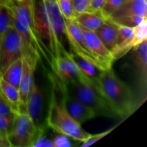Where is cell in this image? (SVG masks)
<instances>
[{"mask_svg": "<svg viewBox=\"0 0 147 147\" xmlns=\"http://www.w3.org/2000/svg\"><path fill=\"white\" fill-rule=\"evenodd\" d=\"M96 86L119 118L126 119L137 109L133 90L117 77L112 67L102 70Z\"/></svg>", "mask_w": 147, "mask_h": 147, "instance_id": "1", "label": "cell"}, {"mask_svg": "<svg viewBox=\"0 0 147 147\" xmlns=\"http://www.w3.org/2000/svg\"><path fill=\"white\" fill-rule=\"evenodd\" d=\"M57 80L59 83V79L57 78ZM51 80L52 90L45 119L47 128H50L56 133L65 135L78 142H83L91 134L86 131L81 127V125L70 117L65 107L60 83L59 86L61 91V97L58 96L57 85L52 76Z\"/></svg>", "mask_w": 147, "mask_h": 147, "instance_id": "2", "label": "cell"}, {"mask_svg": "<svg viewBox=\"0 0 147 147\" xmlns=\"http://www.w3.org/2000/svg\"><path fill=\"white\" fill-rule=\"evenodd\" d=\"M33 25L43 57L53 68L60 49L52 27L44 0H31Z\"/></svg>", "mask_w": 147, "mask_h": 147, "instance_id": "3", "label": "cell"}, {"mask_svg": "<svg viewBox=\"0 0 147 147\" xmlns=\"http://www.w3.org/2000/svg\"><path fill=\"white\" fill-rule=\"evenodd\" d=\"M63 83L67 93L91 109L96 116L119 118L98 88L84 76Z\"/></svg>", "mask_w": 147, "mask_h": 147, "instance_id": "4", "label": "cell"}, {"mask_svg": "<svg viewBox=\"0 0 147 147\" xmlns=\"http://www.w3.org/2000/svg\"><path fill=\"white\" fill-rule=\"evenodd\" d=\"M45 128L38 129L27 112H18L14 114L8 141L11 147H31L40 132Z\"/></svg>", "mask_w": 147, "mask_h": 147, "instance_id": "5", "label": "cell"}, {"mask_svg": "<svg viewBox=\"0 0 147 147\" xmlns=\"http://www.w3.org/2000/svg\"><path fill=\"white\" fill-rule=\"evenodd\" d=\"M22 57L21 39L14 27H11L1 35L0 41V77L11 63Z\"/></svg>", "mask_w": 147, "mask_h": 147, "instance_id": "6", "label": "cell"}, {"mask_svg": "<svg viewBox=\"0 0 147 147\" xmlns=\"http://www.w3.org/2000/svg\"><path fill=\"white\" fill-rule=\"evenodd\" d=\"M65 24L70 53H76L85 60L93 63L100 70H103L101 65L88 47L80 26L76 20H65Z\"/></svg>", "mask_w": 147, "mask_h": 147, "instance_id": "7", "label": "cell"}, {"mask_svg": "<svg viewBox=\"0 0 147 147\" xmlns=\"http://www.w3.org/2000/svg\"><path fill=\"white\" fill-rule=\"evenodd\" d=\"M44 90L37 83L34 78L26 103V111L34 124L38 129L47 127L44 115Z\"/></svg>", "mask_w": 147, "mask_h": 147, "instance_id": "8", "label": "cell"}, {"mask_svg": "<svg viewBox=\"0 0 147 147\" xmlns=\"http://www.w3.org/2000/svg\"><path fill=\"white\" fill-rule=\"evenodd\" d=\"M44 1L52 27L60 46L61 55L65 52H68L66 45H67L69 49L65 19L60 11L57 0H44Z\"/></svg>", "mask_w": 147, "mask_h": 147, "instance_id": "9", "label": "cell"}, {"mask_svg": "<svg viewBox=\"0 0 147 147\" xmlns=\"http://www.w3.org/2000/svg\"><path fill=\"white\" fill-rule=\"evenodd\" d=\"M80 27L88 47L93 55L101 65L103 70L112 67L113 63L115 61L114 58L111 53L103 44L96 32L87 30L81 26H80Z\"/></svg>", "mask_w": 147, "mask_h": 147, "instance_id": "10", "label": "cell"}, {"mask_svg": "<svg viewBox=\"0 0 147 147\" xmlns=\"http://www.w3.org/2000/svg\"><path fill=\"white\" fill-rule=\"evenodd\" d=\"M59 79V78H58ZM60 88H61L62 93H63V101H64L65 107L67 110V113L70 116V117L81 125L82 123H85L87 121L90 120L96 117V114L94 112L89 109L88 106L83 104L82 102L78 100L77 98L73 96H70L67 92L65 91L63 86V83L61 80L59 79Z\"/></svg>", "mask_w": 147, "mask_h": 147, "instance_id": "11", "label": "cell"}, {"mask_svg": "<svg viewBox=\"0 0 147 147\" xmlns=\"http://www.w3.org/2000/svg\"><path fill=\"white\" fill-rule=\"evenodd\" d=\"M133 50L134 68L135 74L137 77L139 86L141 90L146 93L147 83V40L136 46Z\"/></svg>", "mask_w": 147, "mask_h": 147, "instance_id": "12", "label": "cell"}, {"mask_svg": "<svg viewBox=\"0 0 147 147\" xmlns=\"http://www.w3.org/2000/svg\"><path fill=\"white\" fill-rule=\"evenodd\" d=\"M53 70L63 82L69 81L82 76L78 67L69 55V52H65L56 59Z\"/></svg>", "mask_w": 147, "mask_h": 147, "instance_id": "13", "label": "cell"}, {"mask_svg": "<svg viewBox=\"0 0 147 147\" xmlns=\"http://www.w3.org/2000/svg\"><path fill=\"white\" fill-rule=\"evenodd\" d=\"M22 60V74L18 91L19 94H20L22 106L23 109L26 111V103H27L29 93H30L32 85V82L34 79V72H35L37 67L31 65L27 60V59L23 57Z\"/></svg>", "mask_w": 147, "mask_h": 147, "instance_id": "14", "label": "cell"}, {"mask_svg": "<svg viewBox=\"0 0 147 147\" xmlns=\"http://www.w3.org/2000/svg\"><path fill=\"white\" fill-rule=\"evenodd\" d=\"M147 1L146 0H126L124 4L116 10L109 19L114 20L126 16H140L146 17Z\"/></svg>", "mask_w": 147, "mask_h": 147, "instance_id": "15", "label": "cell"}, {"mask_svg": "<svg viewBox=\"0 0 147 147\" xmlns=\"http://www.w3.org/2000/svg\"><path fill=\"white\" fill-rule=\"evenodd\" d=\"M95 32L106 48L111 53L116 47L118 41V29L116 23L107 19Z\"/></svg>", "mask_w": 147, "mask_h": 147, "instance_id": "16", "label": "cell"}, {"mask_svg": "<svg viewBox=\"0 0 147 147\" xmlns=\"http://www.w3.org/2000/svg\"><path fill=\"white\" fill-rule=\"evenodd\" d=\"M75 20L81 27L90 31L96 32L106 20L102 15L100 11H87L78 14Z\"/></svg>", "mask_w": 147, "mask_h": 147, "instance_id": "17", "label": "cell"}, {"mask_svg": "<svg viewBox=\"0 0 147 147\" xmlns=\"http://www.w3.org/2000/svg\"><path fill=\"white\" fill-rule=\"evenodd\" d=\"M69 55L75 62L81 74L87 78L96 86L98 78L103 70H100L97 66L94 65L93 63L85 60L83 57L76 55V53H69Z\"/></svg>", "mask_w": 147, "mask_h": 147, "instance_id": "18", "label": "cell"}, {"mask_svg": "<svg viewBox=\"0 0 147 147\" xmlns=\"http://www.w3.org/2000/svg\"><path fill=\"white\" fill-rule=\"evenodd\" d=\"M0 89L14 113L20 111L26 112L22 106L18 89L5 81L2 78H0Z\"/></svg>", "mask_w": 147, "mask_h": 147, "instance_id": "19", "label": "cell"}, {"mask_svg": "<svg viewBox=\"0 0 147 147\" xmlns=\"http://www.w3.org/2000/svg\"><path fill=\"white\" fill-rule=\"evenodd\" d=\"M22 67L23 60L22 57L11 63L0 78H2L5 81L18 89L22 74Z\"/></svg>", "mask_w": 147, "mask_h": 147, "instance_id": "20", "label": "cell"}, {"mask_svg": "<svg viewBox=\"0 0 147 147\" xmlns=\"http://www.w3.org/2000/svg\"><path fill=\"white\" fill-rule=\"evenodd\" d=\"M14 27V17L6 0H0V34L3 35Z\"/></svg>", "mask_w": 147, "mask_h": 147, "instance_id": "21", "label": "cell"}, {"mask_svg": "<svg viewBox=\"0 0 147 147\" xmlns=\"http://www.w3.org/2000/svg\"><path fill=\"white\" fill-rule=\"evenodd\" d=\"M126 1V0H107L100 9L102 15L106 20L109 19Z\"/></svg>", "mask_w": 147, "mask_h": 147, "instance_id": "22", "label": "cell"}, {"mask_svg": "<svg viewBox=\"0 0 147 147\" xmlns=\"http://www.w3.org/2000/svg\"><path fill=\"white\" fill-rule=\"evenodd\" d=\"M134 28V47L139 45L145 40H147V20H144L142 23L136 26ZM133 47V48H134Z\"/></svg>", "mask_w": 147, "mask_h": 147, "instance_id": "23", "label": "cell"}, {"mask_svg": "<svg viewBox=\"0 0 147 147\" xmlns=\"http://www.w3.org/2000/svg\"><path fill=\"white\" fill-rule=\"evenodd\" d=\"M57 3L65 20H75L76 15L72 0H57Z\"/></svg>", "mask_w": 147, "mask_h": 147, "instance_id": "24", "label": "cell"}, {"mask_svg": "<svg viewBox=\"0 0 147 147\" xmlns=\"http://www.w3.org/2000/svg\"><path fill=\"white\" fill-rule=\"evenodd\" d=\"M146 17H140V16H136V15H132V16H126V17H119V18L114 19V20H112L114 22L117 23V24H122V25L128 26V27H135L142 23V22L144 20H146Z\"/></svg>", "mask_w": 147, "mask_h": 147, "instance_id": "25", "label": "cell"}, {"mask_svg": "<svg viewBox=\"0 0 147 147\" xmlns=\"http://www.w3.org/2000/svg\"><path fill=\"white\" fill-rule=\"evenodd\" d=\"M13 119L0 116V136L8 139L12 127Z\"/></svg>", "mask_w": 147, "mask_h": 147, "instance_id": "26", "label": "cell"}, {"mask_svg": "<svg viewBox=\"0 0 147 147\" xmlns=\"http://www.w3.org/2000/svg\"><path fill=\"white\" fill-rule=\"evenodd\" d=\"M119 126V124H117L116 126H113V127L110 128L108 130H106V131L101 132V133L97 134H94V135H90L86 141H84L83 142H82V144L80 145L81 147H87V146H90L91 145H93V144L96 143L97 142L100 141V139L104 138L105 136H107L108 134L111 133V132L113 131L115 129H116L117 126Z\"/></svg>", "mask_w": 147, "mask_h": 147, "instance_id": "27", "label": "cell"}, {"mask_svg": "<svg viewBox=\"0 0 147 147\" xmlns=\"http://www.w3.org/2000/svg\"><path fill=\"white\" fill-rule=\"evenodd\" d=\"M14 112L10 106L9 103L6 100L5 97L3 95L0 89V116H7L10 119H14Z\"/></svg>", "mask_w": 147, "mask_h": 147, "instance_id": "28", "label": "cell"}, {"mask_svg": "<svg viewBox=\"0 0 147 147\" xmlns=\"http://www.w3.org/2000/svg\"><path fill=\"white\" fill-rule=\"evenodd\" d=\"M47 129V128H45L40 132L37 139L34 140V142L32 144L31 147H53L52 139H50L45 136V131Z\"/></svg>", "mask_w": 147, "mask_h": 147, "instance_id": "29", "label": "cell"}, {"mask_svg": "<svg viewBox=\"0 0 147 147\" xmlns=\"http://www.w3.org/2000/svg\"><path fill=\"white\" fill-rule=\"evenodd\" d=\"M53 147H71L73 144L70 142V138L65 135L58 134L52 139Z\"/></svg>", "mask_w": 147, "mask_h": 147, "instance_id": "30", "label": "cell"}, {"mask_svg": "<svg viewBox=\"0 0 147 147\" xmlns=\"http://www.w3.org/2000/svg\"><path fill=\"white\" fill-rule=\"evenodd\" d=\"M72 1L74 7L75 13L77 16L80 13L87 11L91 0H72Z\"/></svg>", "mask_w": 147, "mask_h": 147, "instance_id": "31", "label": "cell"}, {"mask_svg": "<svg viewBox=\"0 0 147 147\" xmlns=\"http://www.w3.org/2000/svg\"><path fill=\"white\" fill-rule=\"evenodd\" d=\"M107 0H91L89 5L88 11H100L101 8Z\"/></svg>", "mask_w": 147, "mask_h": 147, "instance_id": "32", "label": "cell"}, {"mask_svg": "<svg viewBox=\"0 0 147 147\" xmlns=\"http://www.w3.org/2000/svg\"><path fill=\"white\" fill-rule=\"evenodd\" d=\"M0 147H11V144L9 142L8 139L0 136Z\"/></svg>", "mask_w": 147, "mask_h": 147, "instance_id": "33", "label": "cell"}, {"mask_svg": "<svg viewBox=\"0 0 147 147\" xmlns=\"http://www.w3.org/2000/svg\"><path fill=\"white\" fill-rule=\"evenodd\" d=\"M1 34H0V41H1Z\"/></svg>", "mask_w": 147, "mask_h": 147, "instance_id": "34", "label": "cell"}]
</instances>
